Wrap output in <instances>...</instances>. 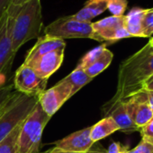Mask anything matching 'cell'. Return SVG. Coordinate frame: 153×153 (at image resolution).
<instances>
[{
    "mask_svg": "<svg viewBox=\"0 0 153 153\" xmlns=\"http://www.w3.org/2000/svg\"><path fill=\"white\" fill-rule=\"evenodd\" d=\"M153 76V48L149 42L140 51L124 59L119 67L116 92L103 105L102 110L124 101L143 90L147 81Z\"/></svg>",
    "mask_w": 153,
    "mask_h": 153,
    "instance_id": "1",
    "label": "cell"
},
{
    "mask_svg": "<svg viewBox=\"0 0 153 153\" xmlns=\"http://www.w3.org/2000/svg\"><path fill=\"white\" fill-rule=\"evenodd\" d=\"M12 49L15 54L27 42L39 38L43 22L40 0H30L22 6L7 9Z\"/></svg>",
    "mask_w": 153,
    "mask_h": 153,
    "instance_id": "2",
    "label": "cell"
},
{
    "mask_svg": "<svg viewBox=\"0 0 153 153\" xmlns=\"http://www.w3.org/2000/svg\"><path fill=\"white\" fill-rule=\"evenodd\" d=\"M38 103V97L16 92L0 112V141L29 116Z\"/></svg>",
    "mask_w": 153,
    "mask_h": 153,
    "instance_id": "3",
    "label": "cell"
},
{
    "mask_svg": "<svg viewBox=\"0 0 153 153\" xmlns=\"http://www.w3.org/2000/svg\"><path fill=\"white\" fill-rule=\"evenodd\" d=\"M51 119L38 103L22 123L18 136V153H39L44 128Z\"/></svg>",
    "mask_w": 153,
    "mask_h": 153,
    "instance_id": "4",
    "label": "cell"
},
{
    "mask_svg": "<svg viewBox=\"0 0 153 153\" xmlns=\"http://www.w3.org/2000/svg\"><path fill=\"white\" fill-rule=\"evenodd\" d=\"M44 34L61 40L88 38L102 42L94 32L92 22H80L69 16L60 17L44 28Z\"/></svg>",
    "mask_w": 153,
    "mask_h": 153,
    "instance_id": "5",
    "label": "cell"
},
{
    "mask_svg": "<svg viewBox=\"0 0 153 153\" xmlns=\"http://www.w3.org/2000/svg\"><path fill=\"white\" fill-rule=\"evenodd\" d=\"M70 84L62 79L55 86L45 89L39 97L38 102L43 112L51 118L72 97Z\"/></svg>",
    "mask_w": 153,
    "mask_h": 153,
    "instance_id": "6",
    "label": "cell"
},
{
    "mask_svg": "<svg viewBox=\"0 0 153 153\" xmlns=\"http://www.w3.org/2000/svg\"><path fill=\"white\" fill-rule=\"evenodd\" d=\"M48 80L42 79L29 66L22 64L15 73L14 89L21 94L39 97L47 86Z\"/></svg>",
    "mask_w": 153,
    "mask_h": 153,
    "instance_id": "7",
    "label": "cell"
},
{
    "mask_svg": "<svg viewBox=\"0 0 153 153\" xmlns=\"http://www.w3.org/2000/svg\"><path fill=\"white\" fill-rule=\"evenodd\" d=\"M16 54L12 49L7 12L0 18V88L5 87Z\"/></svg>",
    "mask_w": 153,
    "mask_h": 153,
    "instance_id": "8",
    "label": "cell"
},
{
    "mask_svg": "<svg viewBox=\"0 0 153 153\" xmlns=\"http://www.w3.org/2000/svg\"><path fill=\"white\" fill-rule=\"evenodd\" d=\"M94 32L101 39L102 42L108 44L119 40L131 37L125 28L124 16H111L97 22L92 23Z\"/></svg>",
    "mask_w": 153,
    "mask_h": 153,
    "instance_id": "9",
    "label": "cell"
},
{
    "mask_svg": "<svg viewBox=\"0 0 153 153\" xmlns=\"http://www.w3.org/2000/svg\"><path fill=\"white\" fill-rule=\"evenodd\" d=\"M133 123L141 128L153 118V113L144 90L138 92L123 101Z\"/></svg>",
    "mask_w": 153,
    "mask_h": 153,
    "instance_id": "10",
    "label": "cell"
},
{
    "mask_svg": "<svg viewBox=\"0 0 153 153\" xmlns=\"http://www.w3.org/2000/svg\"><path fill=\"white\" fill-rule=\"evenodd\" d=\"M91 126L76 131L59 140L52 142L56 148L70 152L88 153L95 144L90 137Z\"/></svg>",
    "mask_w": 153,
    "mask_h": 153,
    "instance_id": "11",
    "label": "cell"
},
{
    "mask_svg": "<svg viewBox=\"0 0 153 153\" xmlns=\"http://www.w3.org/2000/svg\"><path fill=\"white\" fill-rule=\"evenodd\" d=\"M65 54V48L49 52L28 65L42 79L48 80L61 66Z\"/></svg>",
    "mask_w": 153,
    "mask_h": 153,
    "instance_id": "12",
    "label": "cell"
},
{
    "mask_svg": "<svg viewBox=\"0 0 153 153\" xmlns=\"http://www.w3.org/2000/svg\"><path fill=\"white\" fill-rule=\"evenodd\" d=\"M63 48H66V42L64 40L44 34L43 36L39 37L33 47L28 51L24 64L28 66L43 55Z\"/></svg>",
    "mask_w": 153,
    "mask_h": 153,
    "instance_id": "13",
    "label": "cell"
},
{
    "mask_svg": "<svg viewBox=\"0 0 153 153\" xmlns=\"http://www.w3.org/2000/svg\"><path fill=\"white\" fill-rule=\"evenodd\" d=\"M103 114L105 116H111L114 122L116 123V124L119 126V131L126 132V133H131V132H134V131H140L139 127H137L131 118L130 117L125 104L123 101L119 102L117 104H115L114 105L102 110Z\"/></svg>",
    "mask_w": 153,
    "mask_h": 153,
    "instance_id": "14",
    "label": "cell"
},
{
    "mask_svg": "<svg viewBox=\"0 0 153 153\" xmlns=\"http://www.w3.org/2000/svg\"><path fill=\"white\" fill-rule=\"evenodd\" d=\"M107 3L108 0H88L84 7L71 17L80 22H91L107 9Z\"/></svg>",
    "mask_w": 153,
    "mask_h": 153,
    "instance_id": "15",
    "label": "cell"
},
{
    "mask_svg": "<svg viewBox=\"0 0 153 153\" xmlns=\"http://www.w3.org/2000/svg\"><path fill=\"white\" fill-rule=\"evenodd\" d=\"M119 130V126L116 124L114 120L111 116H105L98 123L91 126L90 137L96 143L97 141L106 138Z\"/></svg>",
    "mask_w": 153,
    "mask_h": 153,
    "instance_id": "16",
    "label": "cell"
},
{
    "mask_svg": "<svg viewBox=\"0 0 153 153\" xmlns=\"http://www.w3.org/2000/svg\"><path fill=\"white\" fill-rule=\"evenodd\" d=\"M145 9L133 7L127 16H124L125 28L131 37H143L142 33V18Z\"/></svg>",
    "mask_w": 153,
    "mask_h": 153,
    "instance_id": "17",
    "label": "cell"
},
{
    "mask_svg": "<svg viewBox=\"0 0 153 153\" xmlns=\"http://www.w3.org/2000/svg\"><path fill=\"white\" fill-rule=\"evenodd\" d=\"M64 79L70 84L72 88L71 96L73 97L88 83H89L93 79L89 78L82 68L76 66V68L71 73H69L66 78H64Z\"/></svg>",
    "mask_w": 153,
    "mask_h": 153,
    "instance_id": "18",
    "label": "cell"
},
{
    "mask_svg": "<svg viewBox=\"0 0 153 153\" xmlns=\"http://www.w3.org/2000/svg\"><path fill=\"white\" fill-rule=\"evenodd\" d=\"M114 58V54L111 51H109L107 48L105 49V51L102 52V54L97 58V59L92 63L89 67L85 68L86 74L91 79H94L95 76H98L100 73H102L105 68L109 67Z\"/></svg>",
    "mask_w": 153,
    "mask_h": 153,
    "instance_id": "19",
    "label": "cell"
},
{
    "mask_svg": "<svg viewBox=\"0 0 153 153\" xmlns=\"http://www.w3.org/2000/svg\"><path fill=\"white\" fill-rule=\"evenodd\" d=\"M22 123L19 124L7 137L0 141V153H18V136Z\"/></svg>",
    "mask_w": 153,
    "mask_h": 153,
    "instance_id": "20",
    "label": "cell"
},
{
    "mask_svg": "<svg viewBox=\"0 0 153 153\" xmlns=\"http://www.w3.org/2000/svg\"><path fill=\"white\" fill-rule=\"evenodd\" d=\"M106 46H107L106 43H103L102 45L97 46V47L94 48L93 50L89 51L80 59L79 62L78 63L76 66L82 68L83 69L87 68L88 67H89L92 63H94L97 59V58L102 54V52L105 51Z\"/></svg>",
    "mask_w": 153,
    "mask_h": 153,
    "instance_id": "21",
    "label": "cell"
},
{
    "mask_svg": "<svg viewBox=\"0 0 153 153\" xmlns=\"http://www.w3.org/2000/svg\"><path fill=\"white\" fill-rule=\"evenodd\" d=\"M142 33L143 38L153 34V8L145 9L142 18Z\"/></svg>",
    "mask_w": 153,
    "mask_h": 153,
    "instance_id": "22",
    "label": "cell"
},
{
    "mask_svg": "<svg viewBox=\"0 0 153 153\" xmlns=\"http://www.w3.org/2000/svg\"><path fill=\"white\" fill-rule=\"evenodd\" d=\"M127 4V0H108L107 9L112 13V16H123L126 10Z\"/></svg>",
    "mask_w": 153,
    "mask_h": 153,
    "instance_id": "23",
    "label": "cell"
},
{
    "mask_svg": "<svg viewBox=\"0 0 153 153\" xmlns=\"http://www.w3.org/2000/svg\"><path fill=\"white\" fill-rule=\"evenodd\" d=\"M13 85H7L0 88V112L3 110L5 105L8 103L11 97L16 94Z\"/></svg>",
    "mask_w": 153,
    "mask_h": 153,
    "instance_id": "24",
    "label": "cell"
},
{
    "mask_svg": "<svg viewBox=\"0 0 153 153\" xmlns=\"http://www.w3.org/2000/svg\"><path fill=\"white\" fill-rule=\"evenodd\" d=\"M140 132L143 141L153 145V118L140 129Z\"/></svg>",
    "mask_w": 153,
    "mask_h": 153,
    "instance_id": "25",
    "label": "cell"
},
{
    "mask_svg": "<svg viewBox=\"0 0 153 153\" xmlns=\"http://www.w3.org/2000/svg\"><path fill=\"white\" fill-rule=\"evenodd\" d=\"M126 153H153V145L141 140L137 147L129 149Z\"/></svg>",
    "mask_w": 153,
    "mask_h": 153,
    "instance_id": "26",
    "label": "cell"
},
{
    "mask_svg": "<svg viewBox=\"0 0 153 153\" xmlns=\"http://www.w3.org/2000/svg\"><path fill=\"white\" fill-rule=\"evenodd\" d=\"M129 150V147L126 145H123L121 142L118 141H113L108 149L105 151V153H126Z\"/></svg>",
    "mask_w": 153,
    "mask_h": 153,
    "instance_id": "27",
    "label": "cell"
},
{
    "mask_svg": "<svg viewBox=\"0 0 153 153\" xmlns=\"http://www.w3.org/2000/svg\"><path fill=\"white\" fill-rule=\"evenodd\" d=\"M12 0H0V18H1L11 6Z\"/></svg>",
    "mask_w": 153,
    "mask_h": 153,
    "instance_id": "28",
    "label": "cell"
},
{
    "mask_svg": "<svg viewBox=\"0 0 153 153\" xmlns=\"http://www.w3.org/2000/svg\"><path fill=\"white\" fill-rule=\"evenodd\" d=\"M44 153H78V152H70V151H65V150H62V149H59L56 147L51 149H48L47 151H45Z\"/></svg>",
    "mask_w": 153,
    "mask_h": 153,
    "instance_id": "29",
    "label": "cell"
},
{
    "mask_svg": "<svg viewBox=\"0 0 153 153\" xmlns=\"http://www.w3.org/2000/svg\"><path fill=\"white\" fill-rule=\"evenodd\" d=\"M143 90L145 91V93H146V95H147L148 102H149V104L150 107H151V106H153V91L145 90V89H143Z\"/></svg>",
    "mask_w": 153,
    "mask_h": 153,
    "instance_id": "30",
    "label": "cell"
},
{
    "mask_svg": "<svg viewBox=\"0 0 153 153\" xmlns=\"http://www.w3.org/2000/svg\"><path fill=\"white\" fill-rule=\"evenodd\" d=\"M143 89H145V90H149V91H153V76H152L151 78L147 81V83L145 84Z\"/></svg>",
    "mask_w": 153,
    "mask_h": 153,
    "instance_id": "31",
    "label": "cell"
},
{
    "mask_svg": "<svg viewBox=\"0 0 153 153\" xmlns=\"http://www.w3.org/2000/svg\"><path fill=\"white\" fill-rule=\"evenodd\" d=\"M28 1H30V0H12L11 5H13V6H22V5L25 4Z\"/></svg>",
    "mask_w": 153,
    "mask_h": 153,
    "instance_id": "32",
    "label": "cell"
},
{
    "mask_svg": "<svg viewBox=\"0 0 153 153\" xmlns=\"http://www.w3.org/2000/svg\"><path fill=\"white\" fill-rule=\"evenodd\" d=\"M88 153H105V149H90Z\"/></svg>",
    "mask_w": 153,
    "mask_h": 153,
    "instance_id": "33",
    "label": "cell"
},
{
    "mask_svg": "<svg viewBox=\"0 0 153 153\" xmlns=\"http://www.w3.org/2000/svg\"><path fill=\"white\" fill-rule=\"evenodd\" d=\"M149 44L153 48V38H151L150 40H149Z\"/></svg>",
    "mask_w": 153,
    "mask_h": 153,
    "instance_id": "34",
    "label": "cell"
}]
</instances>
